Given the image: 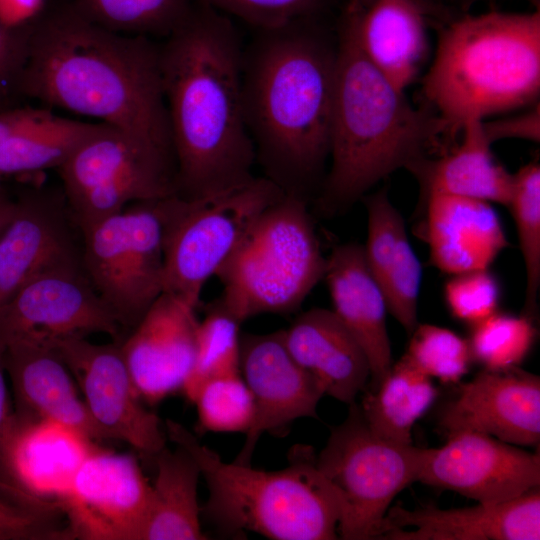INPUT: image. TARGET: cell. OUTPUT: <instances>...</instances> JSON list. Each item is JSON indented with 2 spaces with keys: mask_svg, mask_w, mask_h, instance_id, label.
Masks as SVG:
<instances>
[{
  "mask_svg": "<svg viewBox=\"0 0 540 540\" xmlns=\"http://www.w3.org/2000/svg\"><path fill=\"white\" fill-rule=\"evenodd\" d=\"M17 91L173 151L159 44L104 28L74 4L33 24Z\"/></svg>",
  "mask_w": 540,
  "mask_h": 540,
  "instance_id": "3",
  "label": "cell"
},
{
  "mask_svg": "<svg viewBox=\"0 0 540 540\" xmlns=\"http://www.w3.org/2000/svg\"><path fill=\"white\" fill-rule=\"evenodd\" d=\"M98 447L81 432L56 421H17L6 468L28 496L59 501L70 490L83 462Z\"/></svg>",
  "mask_w": 540,
  "mask_h": 540,
  "instance_id": "26",
  "label": "cell"
},
{
  "mask_svg": "<svg viewBox=\"0 0 540 540\" xmlns=\"http://www.w3.org/2000/svg\"><path fill=\"white\" fill-rule=\"evenodd\" d=\"M33 24L10 28L0 22V104L5 102L10 94L18 93Z\"/></svg>",
  "mask_w": 540,
  "mask_h": 540,
  "instance_id": "41",
  "label": "cell"
},
{
  "mask_svg": "<svg viewBox=\"0 0 540 540\" xmlns=\"http://www.w3.org/2000/svg\"><path fill=\"white\" fill-rule=\"evenodd\" d=\"M105 333L121 342L123 331L82 267L41 274L0 308V338L43 342Z\"/></svg>",
  "mask_w": 540,
  "mask_h": 540,
  "instance_id": "14",
  "label": "cell"
},
{
  "mask_svg": "<svg viewBox=\"0 0 540 540\" xmlns=\"http://www.w3.org/2000/svg\"><path fill=\"white\" fill-rule=\"evenodd\" d=\"M472 326L468 340L472 358L486 370L518 367L536 337V329L527 315L495 312Z\"/></svg>",
  "mask_w": 540,
  "mask_h": 540,
  "instance_id": "35",
  "label": "cell"
},
{
  "mask_svg": "<svg viewBox=\"0 0 540 540\" xmlns=\"http://www.w3.org/2000/svg\"><path fill=\"white\" fill-rule=\"evenodd\" d=\"M284 194L265 176H254L239 187L203 198L168 197L163 293L197 308L206 282Z\"/></svg>",
  "mask_w": 540,
  "mask_h": 540,
  "instance_id": "8",
  "label": "cell"
},
{
  "mask_svg": "<svg viewBox=\"0 0 540 540\" xmlns=\"http://www.w3.org/2000/svg\"><path fill=\"white\" fill-rule=\"evenodd\" d=\"M101 125L57 117L47 111L0 146V174L59 168Z\"/></svg>",
  "mask_w": 540,
  "mask_h": 540,
  "instance_id": "31",
  "label": "cell"
},
{
  "mask_svg": "<svg viewBox=\"0 0 540 540\" xmlns=\"http://www.w3.org/2000/svg\"><path fill=\"white\" fill-rule=\"evenodd\" d=\"M444 296L456 319L474 325L497 312L500 287L488 269L474 270L453 275Z\"/></svg>",
  "mask_w": 540,
  "mask_h": 540,
  "instance_id": "40",
  "label": "cell"
},
{
  "mask_svg": "<svg viewBox=\"0 0 540 540\" xmlns=\"http://www.w3.org/2000/svg\"><path fill=\"white\" fill-rule=\"evenodd\" d=\"M330 127V167L318 208L334 215L352 206L377 182L428 158L444 137L428 107L416 108L365 56L341 13Z\"/></svg>",
  "mask_w": 540,
  "mask_h": 540,
  "instance_id": "4",
  "label": "cell"
},
{
  "mask_svg": "<svg viewBox=\"0 0 540 540\" xmlns=\"http://www.w3.org/2000/svg\"><path fill=\"white\" fill-rule=\"evenodd\" d=\"M417 481L497 504L539 487L540 457L486 434L460 432L428 448Z\"/></svg>",
  "mask_w": 540,
  "mask_h": 540,
  "instance_id": "15",
  "label": "cell"
},
{
  "mask_svg": "<svg viewBox=\"0 0 540 540\" xmlns=\"http://www.w3.org/2000/svg\"><path fill=\"white\" fill-rule=\"evenodd\" d=\"M407 358L424 374L445 384H457L473 360L469 341L436 325L417 324L410 334Z\"/></svg>",
  "mask_w": 540,
  "mask_h": 540,
  "instance_id": "37",
  "label": "cell"
},
{
  "mask_svg": "<svg viewBox=\"0 0 540 540\" xmlns=\"http://www.w3.org/2000/svg\"><path fill=\"white\" fill-rule=\"evenodd\" d=\"M283 337L294 360L324 395L351 404L366 389L371 375L367 356L332 310L303 312L283 330Z\"/></svg>",
  "mask_w": 540,
  "mask_h": 540,
  "instance_id": "24",
  "label": "cell"
},
{
  "mask_svg": "<svg viewBox=\"0 0 540 540\" xmlns=\"http://www.w3.org/2000/svg\"><path fill=\"white\" fill-rule=\"evenodd\" d=\"M438 426L446 437L476 432L517 446H538L540 378L518 367L484 369L459 385Z\"/></svg>",
  "mask_w": 540,
  "mask_h": 540,
  "instance_id": "17",
  "label": "cell"
},
{
  "mask_svg": "<svg viewBox=\"0 0 540 540\" xmlns=\"http://www.w3.org/2000/svg\"><path fill=\"white\" fill-rule=\"evenodd\" d=\"M74 539L59 501L26 504L0 491V540Z\"/></svg>",
  "mask_w": 540,
  "mask_h": 540,
  "instance_id": "38",
  "label": "cell"
},
{
  "mask_svg": "<svg viewBox=\"0 0 540 540\" xmlns=\"http://www.w3.org/2000/svg\"><path fill=\"white\" fill-rule=\"evenodd\" d=\"M474 1H475V0H468L467 3L470 4V3L474 2ZM526 1L530 2L531 4H533V5L535 6V8H536V7L539 8V2H540V0H526Z\"/></svg>",
  "mask_w": 540,
  "mask_h": 540,
  "instance_id": "49",
  "label": "cell"
},
{
  "mask_svg": "<svg viewBox=\"0 0 540 540\" xmlns=\"http://www.w3.org/2000/svg\"><path fill=\"white\" fill-rule=\"evenodd\" d=\"M369 61L396 87L415 80L428 57L425 9L419 0H373L363 8L344 6Z\"/></svg>",
  "mask_w": 540,
  "mask_h": 540,
  "instance_id": "25",
  "label": "cell"
},
{
  "mask_svg": "<svg viewBox=\"0 0 540 540\" xmlns=\"http://www.w3.org/2000/svg\"><path fill=\"white\" fill-rule=\"evenodd\" d=\"M539 93V8L466 14L441 29L423 95L447 139L469 121L526 108Z\"/></svg>",
  "mask_w": 540,
  "mask_h": 540,
  "instance_id": "5",
  "label": "cell"
},
{
  "mask_svg": "<svg viewBox=\"0 0 540 540\" xmlns=\"http://www.w3.org/2000/svg\"><path fill=\"white\" fill-rule=\"evenodd\" d=\"M164 427L167 438L198 464L208 488L201 515L219 532H253L271 540L338 539L343 500L318 469L312 447H293L287 467L266 471L225 462L174 420L167 419Z\"/></svg>",
  "mask_w": 540,
  "mask_h": 540,
  "instance_id": "6",
  "label": "cell"
},
{
  "mask_svg": "<svg viewBox=\"0 0 540 540\" xmlns=\"http://www.w3.org/2000/svg\"><path fill=\"white\" fill-rule=\"evenodd\" d=\"M156 477L150 508L139 540L207 539L198 503V464L183 447L166 446L153 459Z\"/></svg>",
  "mask_w": 540,
  "mask_h": 540,
  "instance_id": "29",
  "label": "cell"
},
{
  "mask_svg": "<svg viewBox=\"0 0 540 540\" xmlns=\"http://www.w3.org/2000/svg\"><path fill=\"white\" fill-rule=\"evenodd\" d=\"M14 204L15 201L7 198L2 191L0 192V235L12 215Z\"/></svg>",
  "mask_w": 540,
  "mask_h": 540,
  "instance_id": "47",
  "label": "cell"
},
{
  "mask_svg": "<svg viewBox=\"0 0 540 540\" xmlns=\"http://www.w3.org/2000/svg\"><path fill=\"white\" fill-rule=\"evenodd\" d=\"M159 51L177 195L198 199L250 181L256 156L243 106V46L230 18L194 2Z\"/></svg>",
  "mask_w": 540,
  "mask_h": 540,
  "instance_id": "1",
  "label": "cell"
},
{
  "mask_svg": "<svg viewBox=\"0 0 540 540\" xmlns=\"http://www.w3.org/2000/svg\"><path fill=\"white\" fill-rule=\"evenodd\" d=\"M196 310L162 293L120 342L145 403L154 405L182 391L195 360L199 323Z\"/></svg>",
  "mask_w": 540,
  "mask_h": 540,
  "instance_id": "18",
  "label": "cell"
},
{
  "mask_svg": "<svg viewBox=\"0 0 540 540\" xmlns=\"http://www.w3.org/2000/svg\"><path fill=\"white\" fill-rule=\"evenodd\" d=\"M378 539L539 540L540 492L534 488L497 504L441 509L390 506Z\"/></svg>",
  "mask_w": 540,
  "mask_h": 540,
  "instance_id": "20",
  "label": "cell"
},
{
  "mask_svg": "<svg viewBox=\"0 0 540 540\" xmlns=\"http://www.w3.org/2000/svg\"><path fill=\"white\" fill-rule=\"evenodd\" d=\"M225 15H232L255 30L281 26L292 21L321 17L333 0H193Z\"/></svg>",
  "mask_w": 540,
  "mask_h": 540,
  "instance_id": "39",
  "label": "cell"
},
{
  "mask_svg": "<svg viewBox=\"0 0 540 540\" xmlns=\"http://www.w3.org/2000/svg\"><path fill=\"white\" fill-rule=\"evenodd\" d=\"M306 200L284 194L267 208L216 276L219 304L240 323L297 310L324 278L322 254Z\"/></svg>",
  "mask_w": 540,
  "mask_h": 540,
  "instance_id": "7",
  "label": "cell"
},
{
  "mask_svg": "<svg viewBox=\"0 0 540 540\" xmlns=\"http://www.w3.org/2000/svg\"><path fill=\"white\" fill-rule=\"evenodd\" d=\"M58 170L79 230L130 204L177 195L172 150L139 141L104 123Z\"/></svg>",
  "mask_w": 540,
  "mask_h": 540,
  "instance_id": "11",
  "label": "cell"
},
{
  "mask_svg": "<svg viewBox=\"0 0 540 540\" xmlns=\"http://www.w3.org/2000/svg\"><path fill=\"white\" fill-rule=\"evenodd\" d=\"M460 136V142L439 158H426L410 169L425 196L447 193L507 207L513 174L494 157L482 120L467 122Z\"/></svg>",
  "mask_w": 540,
  "mask_h": 540,
  "instance_id": "28",
  "label": "cell"
},
{
  "mask_svg": "<svg viewBox=\"0 0 540 540\" xmlns=\"http://www.w3.org/2000/svg\"><path fill=\"white\" fill-rule=\"evenodd\" d=\"M321 17L258 29L243 48L246 125L264 176L308 201L329 159L337 36Z\"/></svg>",
  "mask_w": 540,
  "mask_h": 540,
  "instance_id": "2",
  "label": "cell"
},
{
  "mask_svg": "<svg viewBox=\"0 0 540 540\" xmlns=\"http://www.w3.org/2000/svg\"><path fill=\"white\" fill-rule=\"evenodd\" d=\"M1 178H2V175L0 174V192L2 191V189H1Z\"/></svg>",
  "mask_w": 540,
  "mask_h": 540,
  "instance_id": "50",
  "label": "cell"
},
{
  "mask_svg": "<svg viewBox=\"0 0 540 540\" xmlns=\"http://www.w3.org/2000/svg\"><path fill=\"white\" fill-rule=\"evenodd\" d=\"M507 207L516 224L525 264L528 316L535 310L540 286V164L537 161L529 162L513 174Z\"/></svg>",
  "mask_w": 540,
  "mask_h": 540,
  "instance_id": "34",
  "label": "cell"
},
{
  "mask_svg": "<svg viewBox=\"0 0 540 540\" xmlns=\"http://www.w3.org/2000/svg\"><path fill=\"white\" fill-rule=\"evenodd\" d=\"M152 484L137 459L96 448L59 500L74 539L139 540Z\"/></svg>",
  "mask_w": 540,
  "mask_h": 540,
  "instance_id": "13",
  "label": "cell"
},
{
  "mask_svg": "<svg viewBox=\"0 0 540 540\" xmlns=\"http://www.w3.org/2000/svg\"><path fill=\"white\" fill-rule=\"evenodd\" d=\"M367 239L366 263L381 287L388 312L407 334L417 326L422 268L407 236L404 220L381 189L364 197Z\"/></svg>",
  "mask_w": 540,
  "mask_h": 540,
  "instance_id": "27",
  "label": "cell"
},
{
  "mask_svg": "<svg viewBox=\"0 0 540 540\" xmlns=\"http://www.w3.org/2000/svg\"><path fill=\"white\" fill-rule=\"evenodd\" d=\"M323 279L332 300V311L367 356L371 375L366 389H372L393 363L386 326V299L366 263L363 245L349 242L334 247L327 257Z\"/></svg>",
  "mask_w": 540,
  "mask_h": 540,
  "instance_id": "23",
  "label": "cell"
},
{
  "mask_svg": "<svg viewBox=\"0 0 540 540\" xmlns=\"http://www.w3.org/2000/svg\"><path fill=\"white\" fill-rule=\"evenodd\" d=\"M48 110L23 107L0 112V146L20 128L39 118Z\"/></svg>",
  "mask_w": 540,
  "mask_h": 540,
  "instance_id": "45",
  "label": "cell"
},
{
  "mask_svg": "<svg viewBox=\"0 0 540 540\" xmlns=\"http://www.w3.org/2000/svg\"><path fill=\"white\" fill-rule=\"evenodd\" d=\"M373 0H347L346 5L363 8L368 6Z\"/></svg>",
  "mask_w": 540,
  "mask_h": 540,
  "instance_id": "48",
  "label": "cell"
},
{
  "mask_svg": "<svg viewBox=\"0 0 540 540\" xmlns=\"http://www.w3.org/2000/svg\"><path fill=\"white\" fill-rule=\"evenodd\" d=\"M193 0H76L74 5L93 22L109 30L167 37L187 17Z\"/></svg>",
  "mask_w": 540,
  "mask_h": 540,
  "instance_id": "32",
  "label": "cell"
},
{
  "mask_svg": "<svg viewBox=\"0 0 540 540\" xmlns=\"http://www.w3.org/2000/svg\"><path fill=\"white\" fill-rule=\"evenodd\" d=\"M0 491L9 497L26 504H38L41 501L26 495L11 479L0 462Z\"/></svg>",
  "mask_w": 540,
  "mask_h": 540,
  "instance_id": "46",
  "label": "cell"
},
{
  "mask_svg": "<svg viewBox=\"0 0 540 540\" xmlns=\"http://www.w3.org/2000/svg\"><path fill=\"white\" fill-rule=\"evenodd\" d=\"M241 324L218 301L199 320L194 364L181 391L191 403L204 382L240 373Z\"/></svg>",
  "mask_w": 540,
  "mask_h": 540,
  "instance_id": "33",
  "label": "cell"
},
{
  "mask_svg": "<svg viewBox=\"0 0 540 540\" xmlns=\"http://www.w3.org/2000/svg\"><path fill=\"white\" fill-rule=\"evenodd\" d=\"M425 198V238L431 263L440 271L455 275L489 269L508 246L491 203L439 192Z\"/></svg>",
  "mask_w": 540,
  "mask_h": 540,
  "instance_id": "22",
  "label": "cell"
},
{
  "mask_svg": "<svg viewBox=\"0 0 540 540\" xmlns=\"http://www.w3.org/2000/svg\"><path fill=\"white\" fill-rule=\"evenodd\" d=\"M64 361L106 441H122L142 456L166 446L160 418L145 407L126 363L121 343L94 344L85 337L46 341Z\"/></svg>",
  "mask_w": 540,
  "mask_h": 540,
  "instance_id": "12",
  "label": "cell"
},
{
  "mask_svg": "<svg viewBox=\"0 0 540 540\" xmlns=\"http://www.w3.org/2000/svg\"><path fill=\"white\" fill-rule=\"evenodd\" d=\"M365 390L359 407L367 426L382 439L403 444L412 443L414 424L438 395L432 378L406 355L391 365L374 388Z\"/></svg>",
  "mask_w": 540,
  "mask_h": 540,
  "instance_id": "30",
  "label": "cell"
},
{
  "mask_svg": "<svg viewBox=\"0 0 540 540\" xmlns=\"http://www.w3.org/2000/svg\"><path fill=\"white\" fill-rule=\"evenodd\" d=\"M71 219L67 203L43 195L15 201L0 235V308L33 278L82 267L81 247L74 241Z\"/></svg>",
  "mask_w": 540,
  "mask_h": 540,
  "instance_id": "19",
  "label": "cell"
},
{
  "mask_svg": "<svg viewBox=\"0 0 540 540\" xmlns=\"http://www.w3.org/2000/svg\"><path fill=\"white\" fill-rule=\"evenodd\" d=\"M4 366L13 387L17 421H56L98 444L106 441L71 372L52 346L31 338L10 340L6 342Z\"/></svg>",
  "mask_w": 540,
  "mask_h": 540,
  "instance_id": "21",
  "label": "cell"
},
{
  "mask_svg": "<svg viewBox=\"0 0 540 540\" xmlns=\"http://www.w3.org/2000/svg\"><path fill=\"white\" fill-rule=\"evenodd\" d=\"M240 374L254 401V420L235 462L251 464L264 433L280 435L297 419L317 418L324 393L292 357L283 330L267 334H242Z\"/></svg>",
  "mask_w": 540,
  "mask_h": 540,
  "instance_id": "16",
  "label": "cell"
},
{
  "mask_svg": "<svg viewBox=\"0 0 540 540\" xmlns=\"http://www.w3.org/2000/svg\"><path fill=\"white\" fill-rule=\"evenodd\" d=\"M45 0H0V22L10 28L35 23L43 13Z\"/></svg>",
  "mask_w": 540,
  "mask_h": 540,
  "instance_id": "44",
  "label": "cell"
},
{
  "mask_svg": "<svg viewBox=\"0 0 540 540\" xmlns=\"http://www.w3.org/2000/svg\"><path fill=\"white\" fill-rule=\"evenodd\" d=\"M5 349L6 343L0 338V462L8 473L6 468L7 455L15 433L17 421L14 408L12 407L9 399V394L4 377Z\"/></svg>",
  "mask_w": 540,
  "mask_h": 540,
  "instance_id": "43",
  "label": "cell"
},
{
  "mask_svg": "<svg viewBox=\"0 0 540 540\" xmlns=\"http://www.w3.org/2000/svg\"><path fill=\"white\" fill-rule=\"evenodd\" d=\"M482 127L491 144L508 138L538 143L540 141L539 101L512 116L482 120Z\"/></svg>",
  "mask_w": 540,
  "mask_h": 540,
  "instance_id": "42",
  "label": "cell"
},
{
  "mask_svg": "<svg viewBox=\"0 0 540 540\" xmlns=\"http://www.w3.org/2000/svg\"><path fill=\"white\" fill-rule=\"evenodd\" d=\"M316 456L322 474L340 493L344 509L338 536L378 539L395 496L417 481L428 448L382 439L367 426L355 402Z\"/></svg>",
  "mask_w": 540,
  "mask_h": 540,
  "instance_id": "10",
  "label": "cell"
},
{
  "mask_svg": "<svg viewBox=\"0 0 540 540\" xmlns=\"http://www.w3.org/2000/svg\"><path fill=\"white\" fill-rule=\"evenodd\" d=\"M192 403L202 432L246 434L253 424V397L240 373L204 382Z\"/></svg>",
  "mask_w": 540,
  "mask_h": 540,
  "instance_id": "36",
  "label": "cell"
},
{
  "mask_svg": "<svg viewBox=\"0 0 540 540\" xmlns=\"http://www.w3.org/2000/svg\"><path fill=\"white\" fill-rule=\"evenodd\" d=\"M167 198L130 204L79 230L84 274L123 333L163 293Z\"/></svg>",
  "mask_w": 540,
  "mask_h": 540,
  "instance_id": "9",
  "label": "cell"
}]
</instances>
